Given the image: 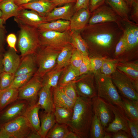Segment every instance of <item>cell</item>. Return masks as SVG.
Here are the masks:
<instances>
[{
    "label": "cell",
    "instance_id": "cell-1",
    "mask_svg": "<svg viewBox=\"0 0 138 138\" xmlns=\"http://www.w3.org/2000/svg\"><path fill=\"white\" fill-rule=\"evenodd\" d=\"M91 100L78 96L74 103L72 116L68 126L79 138L89 137L93 116Z\"/></svg>",
    "mask_w": 138,
    "mask_h": 138
},
{
    "label": "cell",
    "instance_id": "cell-2",
    "mask_svg": "<svg viewBox=\"0 0 138 138\" xmlns=\"http://www.w3.org/2000/svg\"><path fill=\"white\" fill-rule=\"evenodd\" d=\"M94 74L98 96L117 106L124 112L122 100L111 76L105 75L100 71Z\"/></svg>",
    "mask_w": 138,
    "mask_h": 138
},
{
    "label": "cell",
    "instance_id": "cell-3",
    "mask_svg": "<svg viewBox=\"0 0 138 138\" xmlns=\"http://www.w3.org/2000/svg\"><path fill=\"white\" fill-rule=\"evenodd\" d=\"M20 28L18 44L21 56L34 54L41 46L37 28L18 24Z\"/></svg>",
    "mask_w": 138,
    "mask_h": 138
},
{
    "label": "cell",
    "instance_id": "cell-4",
    "mask_svg": "<svg viewBox=\"0 0 138 138\" xmlns=\"http://www.w3.org/2000/svg\"><path fill=\"white\" fill-rule=\"evenodd\" d=\"M61 50L41 45L34 54L37 68L35 74L42 77L53 69L56 65L57 56Z\"/></svg>",
    "mask_w": 138,
    "mask_h": 138
},
{
    "label": "cell",
    "instance_id": "cell-5",
    "mask_svg": "<svg viewBox=\"0 0 138 138\" xmlns=\"http://www.w3.org/2000/svg\"><path fill=\"white\" fill-rule=\"evenodd\" d=\"M110 76L113 84L123 97L138 102V82L117 68Z\"/></svg>",
    "mask_w": 138,
    "mask_h": 138
},
{
    "label": "cell",
    "instance_id": "cell-6",
    "mask_svg": "<svg viewBox=\"0 0 138 138\" xmlns=\"http://www.w3.org/2000/svg\"><path fill=\"white\" fill-rule=\"evenodd\" d=\"M71 33L68 30L63 32L53 31H38L40 45L61 50L66 45L71 44Z\"/></svg>",
    "mask_w": 138,
    "mask_h": 138
},
{
    "label": "cell",
    "instance_id": "cell-7",
    "mask_svg": "<svg viewBox=\"0 0 138 138\" xmlns=\"http://www.w3.org/2000/svg\"><path fill=\"white\" fill-rule=\"evenodd\" d=\"M43 86L41 77L35 73L25 84L18 89V99L26 101L29 105L36 103L38 93Z\"/></svg>",
    "mask_w": 138,
    "mask_h": 138
},
{
    "label": "cell",
    "instance_id": "cell-8",
    "mask_svg": "<svg viewBox=\"0 0 138 138\" xmlns=\"http://www.w3.org/2000/svg\"><path fill=\"white\" fill-rule=\"evenodd\" d=\"M1 126L13 138H27L33 130L27 120L23 115L16 117Z\"/></svg>",
    "mask_w": 138,
    "mask_h": 138
},
{
    "label": "cell",
    "instance_id": "cell-9",
    "mask_svg": "<svg viewBox=\"0 0 138 138\" xmlns=\"http://www.w3.org/2000/svg\"><path fill=\"white\" fill-rule=\"evenodd\" d=\"M91 101L93 111L105 128L113 120V114L108 102L103 98L97 96L92 98Z\"/></svg>",
    "mask_w": 138,
    "mask_h": 138
},
{
    "label": "cell",
    "instance_id": "cell-10",
    "mask_svg": "<svg viewBox=\"0 0 138 138\" xmlns=\"http://www.w3.org/2000/svg\"><path fill=\"white\" fill-rule=\"evenodd\" d=\"M108 103L114 116V119L105 128V131L113 133L122 130L131 135L128 126V118L120 108L109 102Z\"/></svg>",
    "mask_w": 138,
    "mask_h": 138
},
{
    "label": "cell",
    "instance_id": "cell-11",
    "mask_svg": "<svg viewBox=\"0 0 138 138\" xmlns=\"http://www.w3.org/2000/svg\"><path fill=\"white\" fill-rule=\"evenodd\" d=\"M14 20L18 24H20L37 29L41 24L46 21L45 17L32 10L22 8L14 17Z\"/></svg>",
    "mask_w": 138,
    "mask_h": 138
},
{
    "label": "cell",
    "instance_id": "cell-12",
    "mask_svg": "<svg viewBox=\"0 0 138 138\" xmlns=\"http://www.w3.org/2000/svg\"><path fill=\"white\" fill-rule=\"evenodd\" d=\"M90 75H82L74 82L78 96L91 99L97 95L93 77Z\"/></svg>",
    "mask_w": 138,
    "mask_h": 138
},
{
    "label": "cell",
    "instance_id": "cell-13",
    "mask_svg": "<svg viewBox=\"0 0 138 138\" xmlns=\"http://www.w3.org/2000/svg\"><path fill=\"white\" fill-rule=\"evenodd\" d=\"M19 100L0 111V126L23 114L28 104L25 100Z\"/></svg>",
    "mask_w": 138,
    "mask_h": 138
},
{
    "label": "cell",
    "instance_id": "cell-14",
    "mask_svg": "<svg viewBox=\"0 0 138 138\" xmlns=\"http://www.w3.org/2000/svg\"><path fill=\"white\" fill-rule=\"evenodd\" d=\"M16 52L14 49L9 47L3 53V71L15 74L21 62L20 57Z\"/></svg>",
    "mask_w": 138,
    "mask_h": 138
},
{
    "label": "cell",
    "instance_id": "cell-15",
    "mask_svg": "<svg viewBox=\"0 0 138 138\" xmlns=\"http://www.w3.org/2000/svg\"><path fill=\"white\" fill-rule=\"evenodd\" d=\"M19 6L23 8L33 10L44 17L56 7L50 0H34Z\"/></svg>",
    "mask_w": 138,
    "mask_h": 138
},
{
    "label": "cell",
    "instance_id": "cell-16",
    "mask_svg": "<svg viewBox=\"0 0 138 138\" xmlns=\"http://www.w3.org/2000/svg\"><path fill=\"white\" fill-rule=\"evenodd\" d=\"M51 88L43 85L38 94L39 98L37 104L47 112H53L55 108Z\"/></svg>",
    "mask_w": 138,
    "mask_h": 138
},
{
    "label": "cell",
    "instance_id": "cell-17",
    "mask_svg": "<svg viewBox=\"0 0 138 138\" xmlns=\"http://www.w3.org/2000/svg\"><path fill=\"white\" fill-rule=\"evenodd\" d=\"M90 19L89 24L93 25L100 23L116 21L117 19L114 14L110 9L103 6L95 10Z\"/></svg>",
    "mask_w": 138,
    "mask_h": 138
},
{
    "label": "cell",
    "instance_id": "cell-18",
    "mask_svg": "<svg viewBox=\"0 0 138 138\" xmlns=\"http://www.w3.org/2000/svg\"><path fill=\"white\" fill-rule=\"evenodd\" d=\"M72 15V6L67 4L62 7L54 8L44 17L47 22L60 19L70 20Z\"/></svg>",
    "mask_w": 138,
    "mask_h": 138
},
{
    "label": "cell",
    "instance_id": "cell-19",
    "mask_svg": "<svg viewBox=\"0 0 138 138\" xmlns=\"http://www.w3.org/2000/svg\"><path fill=\"white\" fill-rule=\"evenodd\" d=\"M41 108L37 104L28 105L22 115L27 120L32 130L38 133L40 126L39 111Z\"/></svg>",
    "mask_w": 138,
    "mask_h": 138
},
{
    "label": "cell",
    "instance_id": "cell-20",
    "mask_svg": "<svg viewBox=\"0 0 138 138\" xmlns=\"http://www.w3.org/2000/svg\"><path fill=\"white\" fill-rule=\"evenodd\" d=\"M90 17L88 9L83 8L76 11L70 20V29L76 31L83 29L88 21Z\"/></svg>",
    "mask_w": 138,
    "mask_h": 138
},
{
    "label": "cell",
    "instance_id": "cell-21",
    "mask_svg": "<svg viewBox=\"0 0 138 138\" xmlns=\"http://www.w3.org/2000/svg\"><path fill=\"white\" fill-rule=\"evenodd\" d=\"M22 8L16 5L14 0H4L0 2V10L2 13L1 18L3 24L9 18L16 16Z\"/></svg>",
    "mask_w": 138,
    "mask_h": 138
},
{
    "label": "cell",
    "instance_id": "cell-22",
    "mask_svg": "<svg viewBox=\"0 0 138 138\" xmlns=\"http://www.w3.org/2000/svg\"><path fill=\"white\" fill-rule=\"evenodd\" d=\"M51 88L54 106L73 110L75 101L68 97L59 87Z\"/></svg>",
    "mask_w": 138,
    "mask_h": 138
},
{
    "label": "cell",
    "instance_id": "cell-23",
    "mask_svg": "<svg viewBox=\"0 0 138 138\" xmlns=\"http://www.w3.org/2000/svg\"><path fill=\"white\" fill-rule=\"evenodd\" d=\"M37 67L34 54H29L22 57L15 76L31 73H35Z\"/></svg>",
    "mask_w": 138,
    "mask_h": 138
},
{
    "label": "cell",
    "instance_id": "cell-24",
    "mask_svg": "<svg viewBox=\"0 0 138 138\" xmlns=\"http://www.w3.org/2000/svg\"><path fill=\"white\" fill-rule=\"evenodd\" d=\"M69 20H58L41 24L37 28L38 31H53L63 32L68 30L70 28Z\"/></svg>",
    "mask_w": 138,
    "mask_h": 138
},
{
    "label": "cell",
    "instance_id": "cell-25",
    "mask_svg": "<svg viewBox=\"0 0 138 138\" xmlns=\"http://www.w3.org/2000/svg\"><path fill=\"white\" fill-rule=\"evenodd\" d=\"M40 126L38 133L41 138H45L48 132L56 122L53 112H41L40 116Z\"/></svg>",
    "mask_w": 138,
    "mask_h": 138
},
{
    "label": "cell",
    "instance_id": "cell-26",
    "mask_svg": "<svg viewBox=\"0 0 138 138\" xmlns=\"http://www.w3.org/2000/svg\"><path fill=\"white\" fill-rule=\"evenodd\" d=\"M18 89L9 87L0 91V111L18 99Z\"/></svg>",
    "mask_w": 138,
    "mask_h": 138
},
{
    "label": "cell",
    "instance_id": "cell-27",
    "mask_svg": "<svg viewBox=\"0 0 138 138\" xmlns=\"http://www.w3.org/2000/svg\"><path fill=\"white\" fill-rule=\"evenodd\" d=\"M65 68L59 69L54 67L41 77L43 86L51 88L57 87L60 77Z\"/></svg>",
    "mask_w": 138,
    "mask_h": 138
},
{
    "label": "cell",
    "instance_id": "cell-28",
    "mask_svg": "<svg viewBox=\"0 0 138 138\" xmlns=\"http://www.w3.org/2000/svg\"><path fill=\"white\" fill-rule=\"evenodd\" d=\"M74 48L71 44L64 47L57 56L54 67L57 68H65L70 64V61Z\"/></svg>",
    "mask_w": 138,
    "mask_h": 138
},
{
    "label": "cell",
    "instance_id": "cell-29",
    "mask_svg": "<svg viewBox=\"0 0 138 138\" xmlns=\"http://www.w3.org/2000/svg\"><path fill=\"white\" fill-rule=\"evenodd\" d=\"M78 69L70 64L65 67L60 77L58 86L75 81L80 76Z\"/></svg>",
    "mask_w": 138,
    "mask_h": 138
},
{
    "label": "cell",
    "instance_id": "cell-30",
    "mask_svg": "<svg viewBox=\"0 0 138 138\" xmlns=\"http://www.w3.org/2000/svg\"><path fill=\"white\" fill-rule=\"evenodd\" d=\"M91 35L90 40L94 44L103 47L110 46L112 41L113 34L108 32H98Z\"/></svg>",
    "mask_w": 138,
    "mask_h": 138
},
{
    "label": "cell",
    "instance_id": "cell-31",
    "mask_svg": "<svg viewBox=\"0 0 138 138\" xmlns=\"http://www.w3.org/2000/svg\"><path fill=\"white\" fill-rule=\"evenodd\" d=\"M112 9L124 19L129 21V6L124 0H106Z\"/></svg>",
    "mask_w": 138,
    "mask_h": 138
},
{
    "label": "cell",
    "instance_id": "cell-32",
    "mask_svg": "<svg viewBox=\"0 0 138 138\" xmlns=\"http://www.w3.org/2000/svg\"><path fill=\"white\" fill-rule=\"evenodd\" d=\"M124 112L129 119L138 120V102L121 97Z\"/></svg>",
    "mask_w": 138,
    "mask_h": 138
},
{
    "label": "cell",
    "instance_id": "cell-33",
    "mask_svg": "<svg viewBox=\"0 0 138 138\" xmlns=\"http://www.w3.org/2000/svg\"><path fill=\"white\" fill-rule=\"evenodd\" d=\"M53 113L56 122L68 125L72 118L73 110L66 108L55 106Z\"/></svg>",
    "mask_w": 138,
    "mask_h": 138
},
{
    "label": "cell",
    "instance_id": "cell-34",
    "mask_svg": "<svg viewBox=\"0 0 138 138\" xmlns=\"http://www.w3.org/2000/svg\"><path fill=\"white\" fill-rule=\"evenodd\" d=\"M71 44L83 55L88 56V47L80 33L75 31L71 32Z\"/></svg>",
    "mask_w": 138,
    "mask_h": 138
},
{
    "label": "cell",
    "instance_id": "cell-35",
    "mask_svg": "<svg viewBox=\"0 0 138 138\" xmlns=\"http://www.w3.org/2000/svg\"><path fill=\"white\" fill-rule=\"evenodd\" d=\"M123 35L126 44V51L133 48L138 44L137 27L131 26L125 30Z\"/></svg>",
    "mask_w": 138,
    "mask_h": 138
},
{
    "label": "cell",
    "instance_id": "cell-36",
    "mask_svg": "<svg viewBox=\"0 0 138 138\" xmlns=\"http://www.w3.org/2000/svg\"><path fill=\"white\" fill-rule=\"evenodd\" d=\"M119 70L125 74L134 81L138 82L137 62H129L121 64L117 66Z\"/></svg>",
    "mask_w": 138,
    "mask_h": 138
},
{
    "label": "cell",
    "instance_id": "cell-37",
    "mask_svg": "<svg viewBox=\"0 0 138 138\" xmlns=\"http://www.w3.org/2000/svg\"><path fill=\"white\" fill-rule=\"evenodd\" d=\"M99 118L95 114L90 125L89 137L91 138H104L105 131Z\"/></svg>",
    "mask_w": 138,
    "mask_h": 138
},
{
    "label": "cell",
    "instance_id": "cell-38",
    "mask_svg": "<svg viewBox=\"0 0 138 138\" xmlns=\"http://www.w3.org/2000/svg\"><path fill=\"white\" fill-rule=\"evenodd\" d=\"M68 125L56 122L47 134L46 138H65L69 131Z\"/></svg>",
    "mask_w": 138,
    "mask_h": 138
},
{
    "label": "cell",
    "instance_id": "cell-39",
    "mask_svg": "<svg viewBox=\"0 0 138 138\" xmlns=\"http://www.w3.org/2000/svg\"><path fill=\"white\" fill-rule=\"evenodd\" d=\"M34 73H31L15 76L13 82L9 87L18 89L27 83Z\"/></svg>",
    "mask_w": 138,
    "mask_h": 138
},
{
    "label": "cell",
    "instance_id": "cell-40",
    "mask_svg": "<svg viewBox=\"0 0 138 138\" xmlns=\"http://www.w3.org/2000/svg\"><path fill=\"white\" fill-rule=\"evenodd\" d=\"M58 87L63 91L68 97L74 101H75L79 96L74 81Z\"/></svg>",
    "mask_w": 138,
    "mask_h": 138
},
{
    "label": "cell",
    "instance_id": "cell-41",
    "mask_svg": "<svg viewBox=\"0 0 138 138\" xmlns=\"http://www.w3.org/2000/svg\"><path fill=\"white\" fill-rule=\"evenodd\" d=\"M14 77V74L3 71L0 75L1 91L9 87L13 82Z\"/></svg>",
    "mask_w": 138,
    "mask_h": 138
},
{
    "label": "cell",
    "instance_id": "cell-42",
    "mask_svg": "<svg viewBox=\"0 0 138 138\" xmlns=\"http://www.w3.org/2000/svg\"><path fill=\"white\" fill-rule=\"evenodd\" d=\"M116 69L115 61L105 59L100 72L105 75H110L115 72Z\"/></svg>",
    "mask_w": 138,
    "mask_h": 138
},
{
    "label": "cell",
    "instance_id": "cell-43",
    "mask_svg": "<svg viewBox=\"0 0 138 138\" xmlns=\"http://www.w3.org/2000/svg\"><path fill=\"white\" fill-rule=\"evenodd\" d=\"M83 56L82 54L74 48L71 58L70 64L78 69L82 62Z\"/></svg>",
    "mask_w": 138,
    "mask_h": 138
},
{
    "label": "cell",
    "instance_id": "cell-44",
    "mask_svg": "<svg viewBox=\"0 0 138 138\" xmlns=\"http://www.w3.org/2000/svg\"><path fill=\"white\" fill-rule=\"evenodd\" d=\"M80 76L92 72L89 58L88 56L83 55L82 62L79 69Z\"/></svg>",
    "mask_w": 138,
    "mask_h": 138
},
{
    "label": "cell",
    "instance_id": "cell-45",
    "mask_svg": "<svg viewBox=\"0 0 138 138\" xmlns=\"http://www.w3.org/2000/svg\"><path fill=\"white\" fill-rule=\"evenodd\" d=\"M92 72L94 73L100 71L105 59L99 57L89 58Z\"/></svg>",
    "mask_w": 138,
    "mask_h": 138
},
{
    "label": "cell",
    "instance_id": "cell-46",
    "mask_svg": "<svg viewBox=\"0 0 138 138\" xmlns=\"http://www.w3.org/2000/svg\"><path fill=\"white\" fill-rule=\"evenodd\" d=\"M128 126L133 138H138V120L128 118Z\"/></svg>",
    "mask_w": 138,
    "mask_h": 138
},
{
    "label": "cell",
    "instance_id": "cell-47",
    "mask_svg": "<svg viewBox=\"0 0 138 138\" xmlns=\"http://www.w3.org/2000/svg\"><path fill=\"white\" fill-rule=\"evenodd\" d=\"M127 50L126 42L123 35L121 37L116 47L115 54L117 55L123 53Z\"/></svg>",
    "mask_w": 138,
    "mask_h": 138
},
{
    "label": "cell",
    "instance_id": "cell-48",
    "mask_svg": "<svg viewBox=\"0 0 138 138\" xmlns=\"http://www.w3.org/2000/svg\"><path fill=\"white\" fill-rule=\"evenodd\" d=\"M6 32L5 27L0 26V52L3 53L5 52L4 46L6 40Z\"/></svg>",
    "mask_w": 138,
    "mask_h": 138
},
{
    "label": "cell",
    "instance_id": "cell-49",
    "mask_svg": "<svg viewBox=\"0 0 138 138\" xmlns=\"http://www.w3.org/2000/svg\"><path fill=\"white\" fill-rule=\"evenodd\" d=\"M6 41L9 47L14 49L17 52L16 47V44L17 41V38L16 35L13 33L9 34L6 37Z\"/></svg>",
    "mask_w": 138,
    "mask_h": 138
},
{
    "label": "cell",
    "instance_id": "cell-50",
    "mask_svg": "<svg viewBox=\"0 0 138 138\" xmlns=\"http://www.w3.org/2000/svg\"><path fill=\"white\" fill-rule=\"evenodd\" d=\"M89 0H76L75 8L76 11L83 8L88 9Z\"/></svg>",
    "mask_w": 138,
    "mask_h": 138
},
{
    "label": "cell",
    "instance_id": "cell-51",
    "mask_svg": "<svg viewBox=\"0 0 138 138\" xmlns=\"http://www.w3.org/2000/svg\"><path fill=\"white\" fill-rule=\"evenodd\" d=\"M106 0H90L89 6L91 12L95 10L100 7L105 2Z\"/></svg>",
    "mask_w": 138,
    "mask_h": 138
},
{
    "label": "cell",
    "instance_id": "cell-52",
    "mask_svg": "<svg viewBox=\"0 0 138 138\" xmlns=\"http://www.w3.org/2000/svg\"><path fill=\"white\" fill-rule=\"evenodd\" d=\"M112 138H131L132 136L126 131L120 130L112 133Z\"/></svg>",
    "mask_w": 138,
    "mask_h": 138
},
{
    "label": "cell",
    "instance_id": "cell-53",
    "mask_svg": "<svg viewBox=\"0 0 138 138\" xmlns=\"http://www.w3.org/2000/svg\"><path fill=\"white\" fill-rule=\"evenodd\" d=\"M55 6L60 5L76 2V0H50Z\"/></svg>",
    "mask_w": 138,
    "mask_h": 138
},
{
    "label": "cell",
    "instance_id": "cell-54",
    "mask_svg": "<svg viewBox=\"0 0 138 138\" xmlns=\"http://www.w3.org/2000/svg\"><path fill=\"white\" fill-rule=\"evenodd\" d=\"M0 138H13L12 136L2 126H1Z\"/></svg>",
    "mask_w": 138,
    "mask_h": 138
},
{
    "label": "cell",
    "instance_id": "cell-55",
    "mask_svg": "<svg viewBox=\"0 0 138 138\" xmlns=\"http://www.w3.org/2000/svg\"><path fill=\"white\" fill-rule=\"evenodd\" d=\"M27 138H41V136L36 132L32 130L28 136Z\"/></svg>",
    "mask_w": 138,
    "mask_h": 138
},
{
    "label": "cell",
    "instance_id": "cell-56",
    "mask_svg": "<svg viewBox=\"0 0 138 138\" xmlns=\"http://www.w3.org/2000/svg\"><path fill=\"white\" fill-rule=\"evenodd\" d=\"M65 138H79L77 135L72 131H70L68 132Z\"/></svg>",
    "mask_w": 138,
    "mask_h": 138
},
{
    "label": "cell",
    "instance_id": "cell-57",
    "mask_svg": "<svg viewBox=\"0 0 138 138\" xmlns=\"http://www.w3.org/2000/svg\"><path fill=\"white\" fill-rule=\"evenodd\" d=\"M34 0H14L15 4L18 6L27 3Z\"/></svg>",
    "mask_w": 138,
    "mask_h": 138
},
{
    "label": "cell",
    "instance_id": "cell-58",
    "mask_svg": "<svg viewBox=\"0 0 138 138\" xmlns=\"http://www.w3.org/2000/svg\"><path fill=\"white\" fill-rule=\"evenodd\" d=\"M3 53L0 52V75L3 71Z\"/></svg>",
    "mask_w": 138,
    "mask_h": 138
},
{
    "label": "cell",
    "instance_id": "cell-59",
    "mask_svg": "<svg viewBox=\"0 0 138 138\" xmlns=\"http://www.w3.org/2000/svg\"><path fill=\"white\" fill-rule=\"evenodd\" d=\"M112 133L105 131L104 138H112Z\"/></svg>",
    "mask_w": 138,
    "mask_h": 138
},
{
    "label": "cell",
    "instance_id": "cell-60",
    "mask_svg": "<svg viewBox=\"0 0 138 138\" xmlns=\"http://www.w3.org/2000/svg\"><path fill=\"white\" fill-rule=\"evenodd\" d=\"M128 6H129L130 7L132 6V5L134 1V0H124Z\"/></svg>",
    "mask_w": 138,
    "mask_h": 138
},
{
    "label": "cell",
    "instance_id": "cell-61",
    "mask_svg": "<svg viewBox=\"0 0 138 138\" xmlns=\"http://www.w3.org/2000/svg\"><path fill=\"white\" fill-rule=\"evenodd\" d=\"M2 15V13L1 11L0 10V26L2 27H5L4 26L3 24V23L2 21L1 18V17Z\"/></svg>",
    "mask_w": 138,
    "mask_h": 138
},
{
    "label": "cell",
    "instance_id": "cell-62",
    "mask_svg": "<svg viewBox=\"0 0 138 138\" xmlns=\"http://www.w3.org/2000/svg\"><path fill=\"white\" fill-rule=\"evenodd\" d=\"M4 0H0V2Z\"/></svg>",
    "mask_w": 138,
    "mask_h": 138
},
{
    "label": "cell",
    "instance_id": "cell-63",
    "mask_svg": "<svg viewBox=\"0 0 138 138\" xmlns=\"http://www.w3.org/2000/svg\"><path fill=\"white\" fill-rule=\"evenodd\" d=\"M0 129H1V126H0Z\"/></svg>",
    "mask_w": 138,
    "mask_h": 138
},
{
    "label": "cell",
    "instance_id": "cell-64",
    "mask_svg": "<svg viewBox=\"0 0 138 138\" xmlns=\"http://www.w3.org/2000/svg\"><path fill=\"white\" fill-rule=\"evenodd\" d=\"M1 91L0 89V91Z\"/></svg>",
    "mask_w": 138,
    "mask_h": 138
}]
</instances>
